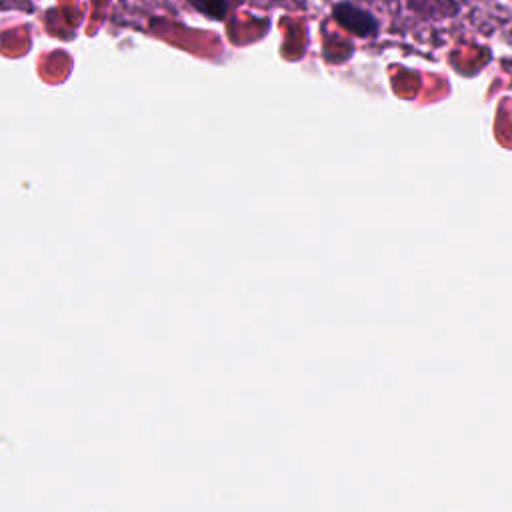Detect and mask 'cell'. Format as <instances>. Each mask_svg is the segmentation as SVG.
Wrapping results in <instances>:
<instances>
[{"instance_id": "6da1fadb", "label": "cell", "mask_w": 512, "mask_h": 512, "mask_svg": "<svg viewBox=\"0 0 512 512\" xmlns=\"http://www.w3.org/2000/svg\"><path fill=\"white\" fill-rule=\"evenodd\" d=\"M330 18L348 34L360 40H374L382 32L380 18L354 0H336L330 6Z\"/></svg>"}, {"instance_id": "7a4b0ae2", "label": "cell", "mask_w": 512, "mask_h": 512, "mask_svg": "<svg viewBox=\"0 0 512 512\" xmlns=\"http://www.w3.org/2000/svg\"><path fill=\"white\" fill-rule=\"evenodd\" d=\"M410 14L420 20H448L462 14V4L456 0H406Z\"/></svg>"}, {"instance_id": "3957f363", "label": "cell", "mask_w": 512, "mask_h": 512, "mask_svg": "<svg viewBox=\"0 0 512 512\" xmlns=\"http://www.w3.org/2000/svg\"><path fill=\"white\" fill-rule=\"evenodd\" d=\"M196 14L204 16L206 20L212 22H224L232 8H234V0H184Z\"/></svg>"}, {"instance_id": "277c9868", "label": "cell", "mask_w": 512, "mask_h": 512, "mask_svg": "<svg viewBox=\"0 0 512 512\" xmlns=\"http://www.w3.org/2000/svg\"><path fill=\"white\" fill-rule=\"evenodd\" d=\"M456 2H460L462 6H468V4H474V2H478V0H456Z\"/></svg>"}]
</instances>
